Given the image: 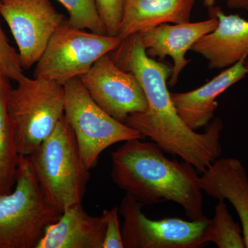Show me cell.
Returning <instances> with one entry per match:
<instances>
[{"label":"cell","mask_w":248,"mask_h":248,"mask_svg":"<svg viewBox=\"0 0 248 248\" xmlns=\"http://www.w3.org/2000/svg\"><path fill=\"white\" fill-rule=\"evenodd\" d=\"M121 69L134 75L144 91L148 108L131 114L124 124L151 139L166 153L180 157L203 173L222 154L223 123L217 117L203 133L191 130L174 107L167 80L172 68L148 57L138 34L121 40L108 53Z\"/></svg>","instance_id":"6da1fadb"},{"label":"cell","mask_w":248,"mask_h":248,"mask_svg":"<svg viewBox=\"0 0 248 248\" xmlns=\"http://www.w3.org/2000/svg\"><path fill=\"white\" fill-rule=\"evenodd\" d=\"M111 178L117 187L144 206L171 202L191 221L208 219L198 173L189 163L166 157L154 141L134 139L111 153Z\"/></svg>","instance_id":"7a4b0ae2"},{"label":"cell","mask_w":248,"mask_h":248,"mask_svg":"<svg viewBox=\"0 0 248 248\" xmlns=\"http://www.w3.org/2000/svg\"><path fill=\"white\" fill-rule=\"evenodd\" d=\"M28 157L45 198L54 208L62 213L82 203L90 170L64 115L50 136Z\"/></svg>","instance_id":"3957f363"},{"label":"cell","mask_w":248,"mask_h":248,"mask_svg":"<svg viewBox=\"0 0 248 248\" xmlns=\"http://www.w3.org/2000/svg\"><path fill=\"white\" fill-rule=\"evenodd\" d=\"M62 214L45 198L29 157L20 155L14 190L0 197V248H37Z\"/></svg>","instance_id":"277c9868"},{"label":"cell","mask_w":248,"mask_h":248,"mask_svg":"<svg viewBox=\"0 0 248 248\" xmlns=\"http://www.w3.org/2000/svg\"><path fill=\"white\" fill-rule=\"evenodd\" d=\"M10 91L7 110L18 153L29 156L53 133L64 115L62 85L24 76Z\"/></svg>","instance_id":"5b68a950"},{"label":"cell","mask_w":248,"mask_h":248,"mask_svg":"<svg viewBox=\"0 0 248 248\" xmlns=\"http://www.w3.org/2000/svg\"><path fill=\"white\" fill-rule=\"evenodd\" d=\"M63 87L65 119L88 169L95 167L101 154L112 145L144 138L138 130L115 120L99 107L79 78L70 80Z\"/></svg>","instance_id":"8992f818"},{"label":"cell","mask_w":248,"mask_h":248,"mask_svg":"<svg viewBox=\"0 0 248 248\" xmlns=\"http://www.w3.org/2000/svg\"><path fill=\"white\" fill-rule=\"evenodd\" d=\"M120 42L118 37L72 27L66 19L54 32L36 63L34 78L63 86L87 73L97 60L115 50Z\"/></svg>","instance_id":"52a82bcc"},{"label":"cell","mask_w":248,"mask_h":248,"mask_svg":"<svg viewBox=\"0 0 248 248\" xmlns=\"http://www.w3.org/2000/svg\"><path fill=\"white\" fill-rule=\"evenodd\" d=\"M144 205L128 195L121 201L124 248H200L208 244L205 229L210 218L185 221L179 218L150 219L142 211Z\"/></svg>","instance_id":"ba28073f"},{"label":"cell","mask_w":248,"mask_h":248,"mask_svg":"<svg viewBox=\"0 0 248 248\" xmlns=\"http://www.w3.org/2000/svg\"><path fill=\"white\" fill-rule=\"evenodd\" d=\"M0 16L17 44L23 70L37 63L54 32L66 19L49 0H0Z\"/></svg>","instance_id":"9c48e42d"},{"label":"cell","mask_w":248,"mask_h":248,"mask_svg":"<svg viewBox=\"0 0 248 248\" xmlns=\"http://www.w3.org/2000/svg\"><path fill=\"white\" fill-rule=\"evenodd\" d=\"M79 78L96 104L122 123L131 114L148 108L144 91L138 79L121 69L108 54L101 57Z\"/></svg>","instance_id":"30bf717a"},{"label":"cell","mask_w":248,"mask_h":248,"mask_svg":"<svg viewBox=\"0 0 248 248\" xmlns=\"http://www.w3.org/2000/svg\"><path fill=\"white\" fill-rule=\"evenodd\" d=\"M218 22V19L213 16L202 22L161 24L137 34L148 57L164 60L169 56L172 59L174 65L169 84L174 86L190 62L186 58V53L201 37L215 30Z\"/></svg>","instance_id":"8fae6325"},{"label":"cell","mask_w":248,"mask_h":248,"mask_svg":"<svg viewBox=\"0 0 248 248\" xmlns=\"http://www.w3.org/2000/svg\"><path fill=\"white\" fill-rule=\"evenodd\" d=\"M218 19L212 32L201 37L192 51L206 59L209 68L223 69L248 58V21L238 15H226L219 8L210 9Z\"/></svg>","instance_id":"7c38bea8"},{"label":"cell","mask_w":248,"mask_h":248,"mask_svg":"<svg viewBox=\"0 0 248 248\" xmlns=\"http://www.w3.org/2000/svg\"><path fill=\"white\" fill-rule=\"evenodd\" d=\"M107 228L105 210L100 216L86 213L78 203L46 228L37 248H103Z\"/></svg>","instance_id":"4fadbf2b"},{"label":"cell","mask_w":248,"mask_h":248,"mask_svg":"<svg viewBox=\"0 0 248 248\" xmlns=\"http://www.w3.org/2000/svg\"><path fill=\"white\" fill-rule=\"evenodd\" d=\"M246 60L226 68L198 89L186 93H170L178 115L192 130L207 126L218 107L217 98L247 74Z\"/></svg>","instance_id":"5bb4252c"},{"label":"cell","mask_w":248,"mask_h":248,"mask_svg":"<svg viewBox=\"0 0 248 248\" xmlns=\"http://www.w3.org/2000/svg\"><path fill=\"white\" fill-rule=\"evenodd\" d=\"M199 178V185L208 196L228 200L239 215L248 248V175L237 158L217 159Z\"/></svg>","instance_id":"9a60e30c"},{"label":"cell","mask_w":248,"mask_h":248,"mask_svg":"<svg viewBox=\"0 0 248 248\" xmlns=\"http://www.w3.org/2000/svg\"><path fill=\"white\" fill-rule=\"evenodd\" d=\"M195 0H124L121 40L164 24L190 22Z\"/></svg>","instance_id":"2e32d148"},{"label":"cell","mask_w":248,"mask_h":248,"mask_svg":"<svg viewBox=\"0 0 248 248\" xmlns=\"http://www.w3.org/2000/svg\"><path fill=\"white\" fill-rule=\"evenodd\" d=\"M9 81L0 76V197L14 189L20 156L8 113V97L12 89Z\"/></svg>","instance_id":"e0dca14e"},{"label":"cell","mask_w":248,"mask_h":248,"mask_svg":"<svg viewBox=\"0 0 248 248\" xmlns=\"http://www.w3.org/2000/svg\"><path fill=\"white\" fill-rule=\"evenodd\" d=\"M205 238L219 248H246L243 232L231 216L225 201H219L205 229Z\"/></svg>","instance_id":"ac0fdd59"},{"label":"cell","mask_w":248,"mask_h":248,"mask_svg":"<svg viewBox=\"0 0 248 248\" xmlns=\"http://www.w3.org/2000/svg\"><path fill=\"white\" fill-rule=\"evenodd\" d=\"M67 10L68 22L75 28L107 35L104 23L98 13L95 0H58Z\"/></svg>","instance_id":"d6986e66"},{"label":"cell","mask_w":248,"mask_h":248,"mask_svg":"<svg viewBox=\"0 0 248 248\" xmlns=\"http://www.w3.org/2000/svg\"><path fill=\"white\" fill-rule=\"evenodd\" d=\"M0 76L19 81L24 77L19 54L10 45L0 24Z\"/></svg>","instance_id":"ffe728a7"},{"label":"cell","mask_w":248,"mask_h":248,"mask_svg":"<svg viewBox=\"0 0 248 248\" xmlns=\"http://www.w3.org/2000/svg\"><path fill=\"white\" fill-rule=\"evenodd\" d=\"M107 35L117 37L124 11V0H95Z\"/></svg>","instance_id":"44dd1931"},{"label":"cell","mask_w":248,"mask_h":248,"mask_svg":"<svg viewBox=\"0 0 248 248\" xmlns=\"http://www.w3.org/2000/svg\"><path fill=\"white\" fill-rule=\"evenodd\" d=\"M107 215V228L103 248H124L122 229L119 221V208L105 210Z\"/></svg>","instance_id":"7402d4cb"},{"label":"cell","mask_w":248,"mask_h":248,"mask_svg":"<svg viewBox=\"0 0 248 248\" xmlns=\"http://www.w3.org/2000/svg\"><path fill=\"white\" fill-rule=\"evenodd\" d=\"M227 5L231 9L248 11V0H227Z\"/></svg>","instance_id":"603a6c76"},{"label":"cell","mask_w":248,"mask_h":248,"mask_svg":"<svg viewBox=\"0 0 248 248\" xmlns=\"http://www.w3.org/2000/svg\"><path fill=\"white\" fill-rule=\"evenodd\" d=\"M203 4L208 8L209 10L213 9L215 6V3L217 2V0H203Z\"/></svg>","instance_id":"cb8c5ba5"},{"label":"cell","mask_w":248,"mask_h":248,"mask_svg":"<svg viewBox=\"0 0 248 248\" xmlns=\"http://www.w3.org/2000/svg\"><path fill=\"white\" fill-rule=\"evenodd\" d=\"M245 67H246V71H247V74H248V60L245 62Z\"/></svg>","instance_id":"d4e9b609"}]
</instances>
